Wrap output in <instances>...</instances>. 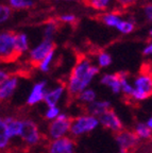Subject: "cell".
Here are the masks:
<instances>
[{"instance_id": "22", "label": "cell", "mask_w": 152, "mask_h": 153, "mask_svg": "<svg viewBox=\"0 0 152 153\" xmlns=\"http://www.w3.org/2000/svg\"><path fill=\"white\" fill-rule=\"evenodd\" d=\"M57 29H59V22L55 19H50L44 25V30H43V35L44 39H49V41H53V37L57 34Z\"/></svg>"}, {"instance_id": "30", "label": "cell", "mask_w": 152, "mask_h": 153, "mask_svg": "<svg viewBox=\"0 0 152 153\" xmlns=\"http://www.w3.org/2000/svg\"><path fill=\"white\" fill-rule=\"evenodd\" d=\"M61 113L62 112H61V108L59 106H47L45 113H44V117L48 121H52Z\"/></svg>"}, {"instance_id": "18", "label": "cell", "mask_w": 152, "mask_h": 153, "mask_svg": "<svg viewBox=\"0 0 152 153\" xmlns=\"http://www.w3.org/2000/svg\"><path fill=\"white\" fill-rule=\"evenodd\" d=\"M133 133L139 141H150L152 137V129L148 128L144 121H138L134 124Z\"/></svg>"}, {"instance_id": "21", "label": "cell", "mask_w": 152, "mask_h": 153, "mask_svg": "<svg viewBox=\"0 0 152 153\" xmlns=\"http://www.w3.org/2000/svg\"><path fill=\"white\" fill-rule=\"evenodd\" d=\"M100 19L109 28H116L118 22L121 20V16L119 13L111 11V12H104L103 14H101Z\"/></svg>"}, {"instance_id": "6", "label": "cell", "mask_w": 152, "mask_h": 153, "mask_svg": "<svg viewBox=\"0 0 152 153\" xmlns=\"http://www.w3.org/2000/svg\"><path fill=\"white\" fill-rule=\"evenodd\" d=\"M98 121H99V126H101L114 134H117L122 130H124V122L121 121L120 117L112 108L103 113L102 115H100L98 117Z\"/></svg>"}, {"instance_id": "9", "label": "cell", "mask_w": 152, "mask_h": 153, "mask_svg": "<svg viewBox=\"0 0 152 153\" xmlns=\"http://www.w3.org/2000/svg\"><path fill=\"white\" fill-rule=\"evenodd\" d=\"M47 153H76V141L69 136L50 140Z\"/></svg>"}, {"instance_id": "12", "label": "cell", "mask_w": 152, "mask_h": 153, "mask_svg": "<svg viewBox=\"0 0 152 153\" xmlns=\"http://www.w3.org/2000/svg\"><path fill=\"white\" fill-rule=\"evenodd\" d=\"M66 89L64 84H57L53 86L52 88L47 89L43 102H45L47 106H59V103L64 97Z\"/></svg>"}, {"instance_id": "4", "label": "cell", "mask_w": 152, "mask_h": 153, "mask_svg": "<svg viewBox=\"0 0 152 153\" xmlns=\"http://www.w3.org/2000/svg\"><path fill=\"white\" fill-rule=\"evenodd\" d=\"M72 124V117L66 113L61 114L54 120L50 121L47 128V136L50 140L63 138L69 135Z\"/></svg>"}, {"instance_id": "25", "label": "cell", "mask_w": 152, "mask_h": 153, "mask_svg": "<svg viewBox=\"0 0 152 153\" xmlns=\"http://www.w3.org/2000/svg\"><path fill=\"white\" fill-rule=\"evenodd\" d=\"M119 33L121 34H130L135 30V22L132 19H124L121 18V20L118 22V25L115 28Z\"/></svg>"}, {"instance_id": "8", "label": "cell", "mask_w": 152, "mask_h": 153, "mask_svg": "<svg viewBox=\"0 0 152 153\" xmlns=\"http://www.w3.org/2000/svg\"><path fill=\"white\" fill-rule=\"evenodd\" d=\"M55 50V44L53 41L43 39L39 44L34 46L31 50L29 51V59L30 62L34 65H37L42 60H44L50 52Z\"/></svg>"}, {"instance_id": "38", "label": "cell", "mask_w": 152, "mask_h": 153, "mask_svg": "<svg viewBox=\"0 0 152 153\" xmlns=\"http://www.w3.org/2000/svg\"><path fill=\"white\" fill-rule=\"evenodd\" d=\"M119 153H130V152H128V151H122V150H120V151H119Z\"/></svg>"}, {"instance_id": "36", "label": "cell", "mask_w": 152, "mask_h": 153, "mask_svg": "<svg viewBox=\"0 0 152 153\" xmlns=\"http://www.w3.org/2000/svg\"><path fill=\"white\" fill-rule=\"evenodd\" d=\"M146 123V126H147L148 128H150V129H152V117L151 116H149V117L146 119V121H144Z\"/></svg>"}, {"instance_id": "2", "label": "cell", "mask_w": 152, "mask_h": 153, "mask_svg": "<svg viewBox=\"0 0 152 153\" xmlns=\"http://www.w3.org/2000/svg\"><path fill=\"white\" fill-rule=\"evenodd\" d=\"M98 127H99L98 118L86 113V114L79 115L74 119H72L69 134L72 135L70 136L72 138L81 137L94 132Z\"/></svg>"}, {"instance_id": "20", "label": "cell", "mask_w": 152, "mask_h": 153, "mask_svg": "<svg viewBox=\"0 0 152 153\" xmlns=\"http://www.w3.org/2000/svg\"><path fill=\"white\" fill-rule=\"evenodd\" d=\"M76 98L80 104L84 105V106H87L90 103H93L94 101L97 100V93L95 91V89L87 87V88L83 89V91H81Z\"/></svg>"}, {"instance_id": "13", "label": "cell", "mask_w": 152, "mask_h": 153, "mask_svg": "<svg viewBox=\"0 0 152 153\" xmlns=\"http://www.w3.org/2000/svg\"><path fill=\"white\" fill-rule=\"evenodd\" d=\"M19 84V79L17 76H10L1 85H0V102L9 100L15 91L17 89Z\"/></svg>"}, {"instance_id": "14", "label": "cell", "mask_w": 152, "mask_h": 153, "mask_svg": "<svg viewBox=\"0 0 152 153\" xmlns=\"http://www.w3.org/2000/svg\"><path fill=\"white\" fill-rule=\"evenodd\" d=\"M3 118H4L5 126H7V131L11 140L15 138H19L22 130V119L12 117V116H7V117H3Z\"/></svg>"}, {"instance_id": "32", "label": "cell", "mask_w": 152, "mask_h": 153, "mask_svg": "<svg viewBox=\"0 0 152 153\" xmlns=\"http://www.w3.org/2000/svg\"><path fill=\"white\" fill-rule=\"evenodd\" d=\"M114 1L120 7H122V9H127V7H130L135 5L139 0H114Z\"/></svg>"}, {"instance_id": "29", "label": "cell", "mask_w": 152, "mask_h": 153, "mask_svg": "<svg viewBox=\"0 0 152 153\" xmlns=\"http://www.w3.org/2000/svg\"><path fill=\"white\" fill-rule=\"evenodd\" d=\"M12 9L5 3H0V24H4L12 16Z\"/></svg>"}, {"instance_id": "19", "label": "cell", "mask_w": 152, "mask_h": 153, "mask_svg": "<svg viewBox=\"0 0 152 153\" xmlns=\"http://www.w3.org/2000/svg\"><path fill=\"white\" fill-rule=\"evenodd\" d=\"M117 74H118L119 82H120V94H122L126 98L130 99L132 91H133V85L129 79V74L124 71H120Z\"/></svg>"}, {"instance_id": "31", "label": "cell", "mask_w": 152, "mask_h": 153, "mask_svg": "<svg viewBox=\"0 0 152 153\" xmlns=\"http://www.w3.org/2000/svg\"><path fill=\"white\" fill-rule=\"evenodd\" d=\"M59 22H63V24H75L77 22V16L72 13L62 14L59 16Z\"/></svg>"}, {"instance_id": "34", "label": "cell", "mask_w": 152, "mask_h": 153, "mask_svg": "<svg viewBox=\"0 0 152 153\" xmlns=\"http://www.w3.org/2000/svg\"><path fill=\"white\" fill-rule=\"evenodd\" d=\"M143 54L145 55V56H150V55L152 54V44L150 43V42L145 46V47H144Z\"/></svg>"}, {"instance_id": "33", "label": "cell", "mask_w": 152, "mask_h": 153, "mask_svg": "<svg viewBox=\"0 0 152 153\" xmlns=\"http://www.w3.org/2000/svg\"><path fill=\"white\" fill-rule=\"evenodd\" d=\"M143 11H144V16L146 17V19H147L149 22H152V5H151V3L146 4L145 7H143Z\"/></svg>"}, {"instance_id": "23", "label": "cell", "mask_w": 152, "mask_h": 153, "mask_svg": "<svg viewBox=\"0 0 152 153\" xmlns=\"http://www.w3.org/2000/svg\"><path fill=\"white\" fill-rule=\"evenodd\" d=\"M10 143H11V138L7 134L4 118L0 117V151L2 152L9 148Z\"/></svg>"}, {"instance_id": "15", "label": "cell", "mask_w": 152, "mask_h": 153, "mask_svg": "<svg viewBox=\"0 0 152 153\" xmlns=\"http://www.w3.org/2000/svg\"><path fill=\"white\" fill-rule=\"evenodd\" d=\"M100 83L107 86L114 95L120 94V82L117 74H103L100 78Z\"/></svg>"}, {"instance_id": "16", "label": "cell", "mask_w": 152, "mask_h": 153, "mask_svg": "<svg viewBox=\"0 0 152 153\" xmlns=\"http://www.w3.org/2000/svg\"><path fill=\"white\" fill-rule=\"evenodd\" d=\"M87 108V113L90 115H93L95 117H99L100 115H102L107 111L112 108V104L107 100H96L93 103H90L89 105L86 106Z\"/></svg>"}, {"instance_id": "28", "label": "cell", "mask_w": 152, "mask_h": 153, "mask_svg": "<svg viewBox=\"0 0 152 153\" xmlns=\"http://www.w3.org/2000/svg\"><path fill=\"white\" fill-rule=\"evenodd\" d=\"M97 67L98 68H107L110 65L112 64V56L111 54L105 51H100L97 54Z\"/></svg>"}, {"instance_id": "5", "label": "cell", "mask_w": 152, "mask_h": 153, "mask_svg": "<svg viewBox=\"0 0 152 153\" xmlns=\"http://www.w3.org/2000/svg\"><path fill=\"white\" fill-rule=\"evenodd\" d=\"M22 140L29 147H34L42 140V133L37 123L31 119H22V130L20 137Z\"/></svg>"}, {"instance_id": "1", "label": "cell", "mask_w": 152, "mask_h": 153, "mask_svg": "<svg viewBox=\"0 0 152 153\" xmlns=\"http://www.w3.org/2000/svg\"><path fill=\"white\" fill-rule=\"evenodd\" d=\"M99 71V68L87 56L79 57L65 84L66 93L72 98H76L83 89L89 87Z\"/></svg>"}, {"instance_id": "35", "label": "cell", "mask_w": 152, "mask_h": 153, "mask_svg": "<svg viewBox=\"0 0 152 153\" xmlns=\"http://www.w3.org/2000/svg\"><path fill=\"white\" fill-rule=\"evenodd\" d=\"M11 74L7 71V70H3V69H0V85L5 81V80L9 78Z\"/></svg>"}, {"instance_id": "27", "label": "cell", "mask_w": 152, "mask_h": 153, "mask_svg": "<svg viewBox=\"0 0 152 153\" xmlns=\"http://www.w3.org/2000/svg\"><path fill=\"white\" fill-rule=\"evenodd\" d=\"M114 0H87V4L92 9L104 12L105 10L112 7Z\"/></svg>"}, {"instance_id": "3", "label": "cell", "mask_w": 152, "mask_h": 153, "mask_svg": "<svg viewBox=\"0 0 152 153\" xmlns=\"http://www.w3.org/2000/svg\"><path fill=\"white\" fill-rule=\"evenodd\" d=\"M133 91L131 95V100L135 102H143L152 95V76L150 72L144 71L135 76L132 82Z\"/></svg>"}, {"instance_id": "7", "label": "cell", "mask_w": 152, "mask_h": 153, "mask_svg": "<svg viewBox=\"0 0 152 153\" xmlns=\"http://www.w3.org/2000/svg\"><path fill=\"white\" fill-rule=\"evenodd\" d=\"M14 41L15 34L13 32H0V59L1 60L11 61L17 57L15 53Z\"/></svg>"}, {"instance_id": "24", "label": "cell", "mask_w": 152, "mask_h": 153, "mask_svg": "<svg viewBox=\"0 0 152 153\" xmlns=\"http://www.w3.org/2000/svg\"><path fill=\"white\" fill-rule=\"evenodd\" d=\"M7 5L16 11L29 10L35 5V0H7Z\"/></svg>"}, {"instance_id": "11", "label": "cell", "mask_w": 152, "mask_h": 153, "mask_svg": "<svg viewBox=\"0 0 152 153\" xmlns=\"http://www.w3.org/2000/svg\"><path fill=\"white\" fill-rule=\"evenodd\" d=\"M48 89V82L46 80L38 81L32 86L31 91L27 97V104L30 106H34L42 103L45 98V94Z\"/></svg>"}, {"instance_id": "10", "label": "cell", "mask_w": 152, "mask_h": 153, "mask_svg": "<svg viewBox=\"0 0 152 153\" xmlns=\"http://www.w3.org/2000/svg\"><path fill=\"white\" fill-rule=\"evenodd\" d=\"M115 140L120 150L128 151V152H131L140 143L133 131H129V130H122L117 133L115 136Z\"/></svg>"}, {"instance_id": "37", "label": "cell", "mask_w": 152, "mask_h": 153, "mask_svg": "<svg viewBox=\"0 0 152 153\" xmlns=\"http://www.w3.org/2000/svg\"><path fill=\"white\" fill-rule=\"evenodd\" d=\"M63 1H66V2H78L80 0H63Z\"/></svg>"}, {"instance_id": "26", "label": "cell", "mask_w": 152, "mask_h": 153, "mask_svg": "<svg viewBox=\"0 0 152 153\" xmlns=\"http://www.w3.org/2000/svg\"><path fill=\"white\" fill-rule=\"evenodd\" d=\"M54 57H55V50L52 51V52H50L47 56L42 60L39 63L37 64V68L39 71L42 72H49L52 68V64H53V61H54Z\"/></svg>"}, {"instance_id": "39", "label": "cell", "mask_w": 152, "mask_h": 153, "mask_svg": "<svg viewBox=\"0 0 152 153\" xmlns=\"http://www.w3.org/2000/svg\"><path fill=\"white\" fill-rule=\"evenodd\" d=\"M0 153H2V152H1V151H0Z\"/></svg>"}, {"instance_id": "17", "label": "cell", "mask_w": 152, "mask_h": 153, "mask_svg": "<svg viewBox=\"0 0 152 153\" xmlns=\"http://www.w3.org/2000/svg\"><path fill=\"white\" fill-rule=\"evenodd\" d=\"M14 48L16 56L28 52L29 50V37L26 33H17L15 34Z\"/></svg>"}]
</instances>
